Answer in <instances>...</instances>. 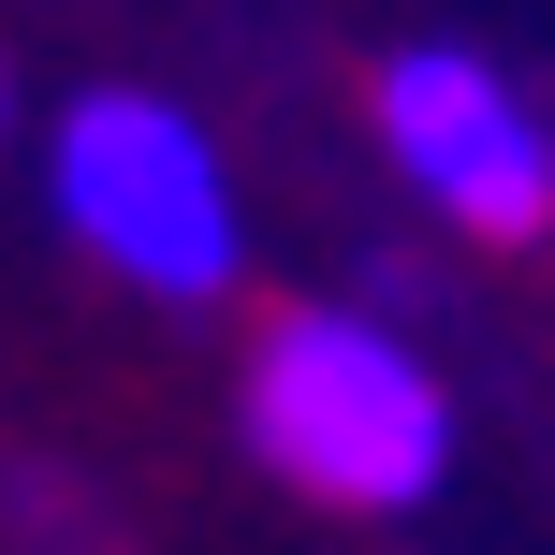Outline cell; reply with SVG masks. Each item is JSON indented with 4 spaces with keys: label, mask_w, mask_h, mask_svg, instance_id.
<instances>
[{
    "label": "cell",
    "mask_w": 555,
    "mask_h": 555,
    "mask_svg": "<svg viewBox=\"0 0 555 555\" xmlns=\"http://www.w3.org/2000/svg\"><path fill=\"white\" fill-rule=\"evenodd\" d=\"M380 146H395V176H410L453 234L527 249V234L555 220V132H541V103L498 74V59H468V44H395L380 59Z\"/></svg>",
    "instance_id": "3"
},
{
    "label": "cell",
    "mask_w": 555,
    "mask_h": 555,
    "mask_svg": "<svg viewBox=\"0 0 555 555\" xmlns=\"http://www.w3.org/2000/svg\"><path fill=\"white\" fill-rule=\"evenodd\" d=\"M249 453L322 512H424L453 482V395L410 336L351 307H278L249 351Z\"/></svg>",
    "instance_id": "1"
},
{
    "label": "cell",
    "mask_w": 555,
    "mask_h": 555,
    "mask_svg": "<svg viewBox=\"0 0 555 555\" xmlns=\"http://www.w3.org/2000/svg\"><path fill=\"white\" fill-rule=\"evenodd\" d=\"M44 191H59V220H74V249H103L162 307L234 293V263H249L220 146H205L176 103H146V88H88V103L59 117L44 132Z\"/></svg>",
    "instance_id": "2"
},
{
    "label": "cell",
    "mask_w": 555,
    "mask_h": 555,
    "mask_svg": "<svg viewBox=\"0 0 555 555\" xmlns=\"http://www.w3.org/2000/svg\"><path fill=\"white\" fill-rule=\"evenodd\" d=\"M0 132H15V88H0Z\"/></svg>",
    "instance_id": "4"
}]
</instances>
